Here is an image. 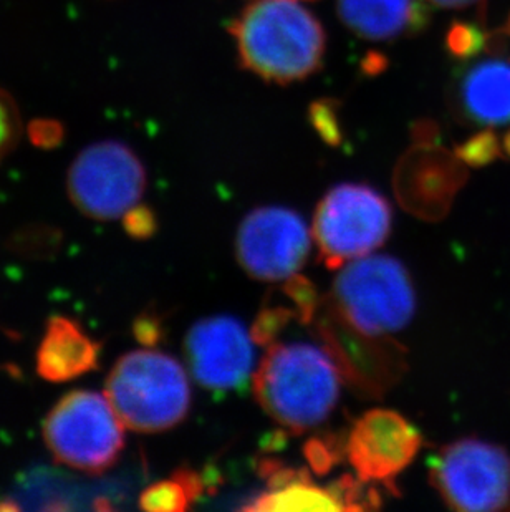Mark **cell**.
Instances as JSON below:
<instances>
[{"label":"cell","mask_w":510,"mask_h":512,"mask_svg":"<svg viewBox=\"0 0 510 512\" xmlns=\"http://www.w3.org/2000/svg\"><path fill=\"white\" fill-rule=\"evenodd\" d=\"M229 30L242 67L265 82L289 85L322 68L327 34L300 0H252Z\"/></svg>","instance_id":"1"},{"label":"cell","mask_w":510,"mask_h":512,"mask_svg":"<svg viewBox=\"0 0 510 512\" xmlns=\"http://www.w3.org/2000/svg\"><path fill=\"white\" fill-rule=\"evenodd\" d=\"M342 375L325 348L270 345L254 375L255 397L284 430L300 435L322 425L337 406Z\"/></svg>","instance_id":"2"},{"label":"cell","mask_w":510,"mask_h":512,"mask_svg":"<svg viewBox=\"0 0 510 512\" xmlns=\"http://www.w3.org/2000/svg\"><path fill=\"white\" fill-rule=\"evenodd\" d=\"M325 304L361 334L386 337L413 320L416 294L398 259L368 254L340 267Z\"/></svg>","instance_id":"3"},{"label":"cell","mask_w":510,"mask_h":512,"mask_svg":"<svg viewBox=\"0 0 510 512\" xmlns=\"http://www.w3.org/2000/svg\"><path fill=\"white\" fill-rule=\"evenodd\" d=\"M106 397L125 426L140 433L169 430L191 408V387L181 363L156 350L121 357L111 370Z\"/></svg>","instance_id":"4"},{"label":"cell","mask_w":510,"mask_h":512,"mask_svg":"<svg viewBox=\"0 0 510 512\" xmlns=\"http://www.w3.org/2000/svg\"><path fill=\"white\" fill-rule=\"evenodd\" d=\"M388 199L366 184L343 183L330 189L313 218V239L328 269L368 256L385 244L391 231Z\"/></svg>","instance_id":"5"},{"label":"cell","mask_w":510,"mask_h":512,"mask_svg":"<svg viewBox=\"0 0 510 512\" xmlns=\"http://www.w3.org/2000/svg\"><path fill=\"white\" fill-rule=\"evenodd\" d=\"M429 479L454 511L510 509V455L502 446L461 438L443 446L429 464Z\"/></svg>","instance_id":"6"},{"label":"cell","mask_w":510,"mask_h":512,"mask_svg":"<svg viewBox=\"0 0 510 512\" xmlns=\"http://www.w3.org/2000/svg\"><path fill=\"white\" fill-rule=\"evenodd\" d=\"M125 423L108 397L73 392L58 401L45 420L44 435L55 458L82 471H102L125 445Z\"/></svg>","instance_id":"7"},{"label":"cell","mask_w":510,"mask_h":512,"mask_svg":"<svg viewBox=\"0 0 510 512\" xmlns=\"http://www.w3.org/2000/svg\"><path fill=\"white\" fill-rule=\"evenodd\" d=\"M73 203L90 218H123L140 203L145 168L126 146L106 141L83 151L70 171Z\"/></svg>","instance_id":"8"},{"label":"cell","mask_w":510,"mask_h":512,"mask_svg":"<svg viewBox=\"0 0 510 512\" xmlns=\"http://www.w3.org/2000/svg\"><path fill=\"white\" fill-rule=\"evenodd\" d=\"M308 252L310 232L292 209H254L237 231V261L257 281H287L304 267Z\"/></svg>","instance_id":"9"},{"label":"cell","mask_w":510,"mask_h":512,"mask_svg":"<svg viewBox=\"0 0 510 512\" xmlns=\"http://www.w3.org/2000/svg\"><path fill=\"white\" fill-rule=\"evenodd\" d=\"M317 335L337 363L340 375L363 397L380 398L406 367L403 347L386 337H371L343 322L327 304L318 317Z\"/></svg>","instance_id":"10"},{"label":"cell","mask_w":510,"mask_h":512,"mask_svg":"<svg viewBox=\"0 0 510 512\" xmlns=\"http://www.w3.org/2000/svg\"><path fill=\"white\" fill-rule=\"evenodd\" d=\"M186 358L194 380L211 392H237L246 387L254 368V339L241 320L212 315L191 327Z\"/></svg>","instance_id":"11"},{"label":"cell","mask_w":510,"mask_h":512,"mask_svg":"<svg viewBox=\"0 0 510 512\" xmlns=\"http://www.w3.org/2000/svg\"><path fill=\"white\" fill-rule=\"evenodd\" d=\"M421 443L419 431L405 416L376 408L366 411L353 425L347 456L358 478L396 491L395 479L413 463Z\"/></svg>","instance_id":"12"},{"label":"cell","mask_w":510,"mask_h":512,"mask_svg":"<svg viewBox=\"0 0 510 512\" xmlns=\"http://www.w3.org/2000/svg\"><path fill=\"white\" fill-rule=\"evenodd\" d=\"M456 108L476 125L510 123V62L489 58L467 68L456 87Z\"/></svg>","instance_id":"13"},{"label":"cell","mask_w":510,"mask_h":512,"mask_svg":"<svg viewBox=\"0 0 510 512\" xmlns=\"http://www.w3.org/2000/svg\"><path fill=\"white\" fill-rule=\"evenodd\" d=\"M100 347L72 320H50L37 355V368L45 380L67 382L97 367Z\"/></svg>","instance_id":"14"},{"label":"cell","mask_w":510,"mask_h":512,"mask_svg":"<svg viewBox=\"0 0 510 512\" xmlns=\"http://www.w3.org/2000/svg\"><path fill=\"white\" fill-rule=\"evenodd\" d=\"M343 24L366 40H393L424 24L421 0H338Z\"/></svg>","instance_id":"15"},{"label":"cell","mask_w":510,"mask_h":512,"mask_svg":"<svg viewBox=\"0 0 510 512\" xmlns=\"http://www.w3.org/2000/svg\"><path fill=\"white\" fill-rule=\"evenodd\" d=\"M242 509L254 512L342 511V506L332 489L318 488L312 479H302L284 488L269 489Z\"/></svg>","instance_id":"16"},{"label":"cell","mask_w":510,"mask_h":512,"mask_svg":"<svg viewBox=\"0 0 510 512\" xmlns=\"http://www.w3.org/2000/svg\"><path fill=\"white\" fill-rule=\"evenodd\" d=\"M206 484L194 471H179L173 478L159 481L141 494V509L151 512H183L194 499L203 496Z\"/></svg>","instance_id":"17"},{"label":"cell","mask_w":510,"mask_h":512,"mask_svg":"<svg viewBox=\"0 0 510 512\" xmlns=\"http://www.w3.org/2000/svg\"><path fill=\"white\" fill-rule=\"evenodd\" d=\"M292 320H299V314L295 309H287V307H267L262 310L257 319H255L254 327L251 329L252 339L259 345L270 347L274 345L275 340L279 339V335L289 327Z\"/></svg>","instance_id":"18"},{"label":"cell","mask_w":510,"mask_h":512,"mask_svg":"<svg viewBox=\"0 0 510 512\" xmlns=\"http://www.w3.org/2000/svg\"><path fill=\"white\" fill-rule=\"evenodd\" d=\"M342 453H347V445L342 446L337 436H315L307 441L304 455L312 473L327 474L332 471L342 458Z\"/></svg>","instance_id":"19"},{"label":"cell","mask_w":510,"mask_h":512,"mask_svg":"<svg viewBox=\"0 0 510 512\" xmlns=\"http://www.w3.org/2000/svg\"><path fill=\"white\" fill-rule=\"evenodd\" d=\"M284 294L294 302L300 322L312 324L322 307V300L318 297L317 289L313 287L312 282L295 274L285 281Z\"/></svg>","instance_id":"20"},{"label":"cell","mask_w":510,"mask_h":512,"mask_svg":"<svg viewBox=\"0 0 510 512\" xmlns=\"http://www.w3.org/2000/svg\"><path fill=\"white\" fill-rule=\"evenodd\" d=\"M456 153H458L456 156L459 160L464 161L467 165L481 166L494 160L499 150H497L496 138L491 131H484V133L472 136L471 140L459 146Z\"/></svg>","instance_id":"21"},{"label":"cell","mask_w":510,"mask_h":512,"mask_svg":"<svg viewBox=\"0 0 510 512\" xmlns=\"http://www.w3.org/2000/svg\"><path fill=\"white\" fill-rule=\"evenodd\" d=\"M481 47V34L467 27V25H456L449 34V49L458 57H469Z\"/></svg>","instance_id":"22"},{"label":"cell","mask_w":510,"mask_h":512,"mask_svg":"<svg viewBox=\"0 0 510 512\" xmlns=\"http://www.w3.org/2000/svg\"><path fill=\"white\" fill-rule=\"evenodd\" d=\"M126 229L133 236L146 237L154 231V218L150 209L133 208L126 214Z\"/></svg>","instance_id":"23"},{"label":"cell","mask_w":510,"mask_h":512,"mask_svg":"<svg viewBox=\"0 0 510 512\" xmlns=\"http://www.w3.org/2000/svg\"><path fill=\"white\" fill-rule=\"evenodd\" d=\"M136 332H138V337L143 342L153 343L154 340L158 339L159 325L154 320H141Z\"/></svg>","instance_id":"24"},{"label":"cell","mask_w":510,"mask_h":512,"mask_svg":"<svg viewBox=\"0 0 510 512\" xmlns=\"http://www.w3.org/2000/svg\"><path fill=\"white\" fill-rule=\"evenodd\" d=\"M428 4L439 9H464L469 5L476 4L479 0H426Z\"/></svg>","instance_id":"25"},{"label":"cell","mask_w":510,"mask_h":512,"mask_svg":"<svg viewBox=\"0 0 510 512\" xmlns=\"http://www.w3.org/2000/svg\"><path fill=\"white\" fill-rule=\"evenodd\" d=\"M10 135V118L9 113L5 110L4 105L0 103V148L5 145V141L9 140Z\"/></svg>","instance_id":"26"},{"label":"cell","mask_w":510,"mask_h":512,"mask_svg":"<svg viewBox=\"0 0 510 512\" xmlns=\"http://www.w3.org/2000/svg\"><path fill=\"white\" fill-rule=\"evenodd\" d=\"M504 146H506V151L510 155V131L507 133L506 141H504Z\"/></svg>","instance_id":"27"}]
</instances>
